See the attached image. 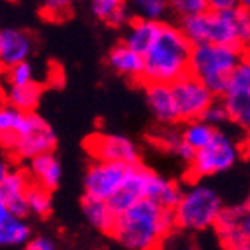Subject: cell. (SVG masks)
Instances as JSON below:
<instances>
[{
	"instance_id": "cell-1",
	"label": "cell",
	"mask_w": 250,
	"mask_h": 250,
	"mask_svg": "<svg viewBox=\"0 0 250 250\" xmlns=\"http://www.w3.org/2000/svg\"><path fill=\"white\" fill-rule=\"evenodd\" d=\"M173 229V209L143 198L118 213L109 234L127 250H161Z\"/></svg>"
},
{
	"instance_id": "cell-2",
	"label": "cell",
	"mask_w": 250,
	"mask_h": 250,
	"mask_svg": "<svg viewBox=\"0 0 250 250\" xmlns=\"http://www.w3.org/2000/svg\"><path fill=\"white\" fill-rule=\"evenodd\" d=\"M193 45L184 34L183 27L163 21L161 31L156 42L143 54L145 58V73L143 83H165L172 84L189 72Z\"/></svg>"
},
{
	"instance_id": "cell-3",
	"label": "cell",
	"mask_w": 250,
	"mask_h": 250,
	"mask_svg": "<svg viewBox=\"0 0 250 250\" xmlns=\"http://www.w3.org/2000/svg\"><path fill=\"white\" fill-rule=\"evenodd\" d=\"M245 50L234 45L200 43L195 45L189 61V72L206 83L216 97L227 91L230 73L245 58Z\"/></svg>"
},
{
	"instance_id": "cell-4",
	"label": "cell",
	"mask_w": 250,
	"mask_h": 250,
	"mask_svg": "<svg viewBox=\"0 0 250 250\" xmlns=\"http://www.w3.org/2000/svg\"><path fill=\"white\" fill-rule=\"evenodd\" d=\"M222 209H224L222 198L213 188L193 181L191 186L184 189L173 213L179 229L200 232L214 227Z\"/></svg>"
},
{
	"instance_id": "cell-5",
	"label": "cell",
	"mask_w": 250,
	"mask_h": 250,
	"mask_svg": "<svg viewBox=\"0 0 250 250\" xmlns=\"http://www.w3.org/2000/svg\"><path fill=\"white\" fill-rule=\"evenodd\" d=\"M184 34L193 45L200 43H222L240 47V31H238V16L234 11L218 13L206 11L202 15H195L179 21ZM241 48V47H240Z\"/></svg>"
},
{
	"instance_id": "cell-6",
	"label": "cell",
	"mask_w": 250,
	"mask_h": 250,
	"mask_svg": "<svg viewBox=\"0 0 250 250\" xmlns=\"http://www.w3.org/2000/svg\"><path fill=\"white\" fill-rule=\"evenodd\" d=\"M240 145L218 129L211 143L197 150L195 159L188 165V177L191 181H200L227 172L240 159Z\"/></svg>"
},
{
	"instance_id": "cell-7",
	"label": "cell",
	"mask_w": 250,
	"mask_h": 250,
	"mask_svg": "<svg viewBox=\"0 0 250 250\" xmlns=\"http://www.w3.org/2000/svg\"><path fill=\"white\" fill-rule=\"evenodd\" d=\"M56 143H58V136L54 132L52 125L32 111V113H27L25 124L20 132L4 148L18 161H29L40 154L54 152Z\"/></svg>"
},
{
	"instance_id": "cell-8",
	"label": "cell",
	"mask_w": 250,
	"mask_h": 250,
	"mask_svg": "<svg viewBox=\"0 0 250 250\" xmlns=\"http://www.w3.org/2000/svg\"><path fill=\"white\" fill-rule=\"evenodd\" d=\"M130 165L93 159L84 175V195L100 200H111L124 186Z\"/></svg>"
},
{
	"instance_id": "cell-9",
	"label": "cell",
	"mask_w": 250,
	"mask_h": 250,
	"mask_svg": "<svg viewBox=\"0 0 250 250\" xmlns=\"http://www.w3.org/2000/svg\"><path fill=\"white\" fill-rule=\"evenodd\" d=\"M172 89L173 95H175V100H177L179 116H181L183 124L202 118L206 109L218 99L206 86V83L200 81L197 75H193L191 72H188L186 75L172 83Z\"/></svg>"
},
{
	"instance_id": "cell-10",
	"label": "cell",
	"mask_w": 250,
	"mask_h": 250,
	"mask_svg": "<svg viewBox=\"0 0 250 250\" xmlns=\"http://www.w3.org/2000/svg\"><path fill=\"white\" fill-rule=\"evenodd\" d=\"M84 146L93 159L125 163V165L140 163V148L127 136L97 132L89 136Z\"/></svg>"
},
{
	"instance_id": "cell-11",
	"label": "cell",
	"mask_w": 250,
	"mask_h": 250,
	"mask_svg": "<svg viewBox=\"0 0 250 250\" xmlns=\"http://www.w3.org/2000/svg\"><path fill=\"white\" fill-rule=\"evenodd\" d=\"M32 184V179L27 170L11 168L2 165L0 168V208L9 209L11 213L27 216V193Z\"/></svg>"
},
{
	"instance_id": "cell-12",
	"label": "cell",
	"mask_w": 250,
	"mask_h": 250,
	"mask_svg": "<svg viewBox=\"0 0 250 250\" xmlns=\"http://www.w3.org/2000/svg\"><path fill=\"white\" fill-rule=\"evenodd\" d=\"M152 177H154V170L146 168L145 165H141V163L130 165L129 175L125 179L122 189L109 200L116 213H122L132 204L148 198Z\"/></svg>"
},
{
	"instance_id": "cell-13",
	"label": "cell",
	"mask_w": 250,
	"mask_h": 250,
	"mask_svg": "<svg viewBox=\"0 0 250 250\" xmlns=\"http://www.w3.org/2000/svg\"><path fill=\"white\" fill-rule=\"evenodd\" d=\"M145 86L146 104L150 107L152 115L161 125H175L181 122L179 116L177 100L173 95L172 84L165 83H148Z\"/></svg>"
},
{
	"instance_id": "cell-14",
	"label": "cell",
	"mask_w": 250,
	"mask_h": 250,
	"mask_svg": "<svg viewBox=\"0 0 250 250\" xmlns=\"http://www.w3.org/2000/svg\"><path fill=\"white\" fill-rule=\"evenodd\" d=\"M34 48V40L27 31L18 27H5L0 31V62L4 68L29 61Z\"/></svg>"
},
{
	"instance_id": "cell-15",
	"label": "cell",
	"mask_w": 250,
	"mask_h": 250,
	"mask_svg": "<svg viewBox=\"0 0 250 250\" xmlns=\"http://www.w3.org/2000/svg\"><path fill=\"white\" fill-rule=\"evenodd\" d=\"M107 64L113 72H116L122 77H127L136 83H143L145 58H143V54L130 48L125 42L111 48L107 54Z\"/></svg>"
},
{
	"instance_id": "cell-16",
	"label": "cell",
	"mask_w": 250,
	"mask_h": 250,
	"mask_svg": "<svg viewBox=\"0 0 250 250\" xmlns=\"http://www.w3.org/2000/svg\"><path fill=\"white\" fill-rule=\"evenodd\" d=\"M241 218H243V204L224 208L220 213L213 229L220 238V243L225 250H232L249 243L241 229Z\"/></svg>"
},
{
	"instance_id": "cell-17",
	"label": "cell",
	"mask_w": 250,
	"mask_h": 250,
	"mask_svg": "<svg viewBox=\"0 0 250 250\" xmlns=\"http://www.w3.org/2000/svg\"><path fill=\"white\" fill-rule=\"evenodd\" d=\"M27 172L31 175L32 183L48 189H56L61 183L62 168L54 152H45L27 161Z\"/></svg>"
},
{
	"instance_id": "cell-18",
	"label": "cell",
	"mask_w": 250,
	"mask_h": 250,
	"mask_svg": "<svg viewBox=\"0 0 250 250\" xmlns=\"http://www.w3.org/2000/svg\"><path fill=\"white\" fill-rule=\"evenodd\" d=\"M163 21L146 20V18H132L127 25L124 42L130 48H134L136 52L145 54L152 47V43L156 42L157 34L161 31Z\"/></svg>"
},
{
	"instance_id": "cell-19",
	"label": "cell",
	"mask_w": 250,
	"mask_h": 250,
	"mask_svg": "<svg viewBox=\"0 0 250 250\" xmlns=\"http://www.w3.org/2000/svg\"><path fill=\"white\" fill-rule=\"evenodd\" d=\"M89 9L97 20L111 27H125L134 18L129 0H89Z\"/></svg>"
},
{
	"instance_id": "cell-20",
	"label": "cell",
	"mask_w": 250,
	"mask_h": 250,
	"mask_svg": "<svg viewBox=\"0 0 250 250\" xmlns=\"http://www.w3.org/2000/svg\"><path fill=\"white\" fill-rule=\"evenodd\" d=\"M29 240L31 227L27 225L25 216L0 208V243L4 247H23Z\"/></svg>"
},
{
	"instance_id": "cell-21",
	"label": "cell",
	"mask_w": 250,
	"mask_h": 250,
	"mask_svg": "<svg viewBox=\"0 0 250 250\" xmlns=\"http://www.w3.org/2000/svg\"><path fill=\"white\" fill-rule=\"evenodd\" d=\"M83 213L86 216L89 224L93 225L95 229L107 232L109 234L113 225L116 222V213L109 200H100V198H91V197H83Z\"/></svg>"
},
{
	"instance_id": "cell-22",
	"label": "cell",
	"mask_w": 250,
	"mask_h": 250,
	"mask_svg": "<svg viewBox=\"0 0 250 250\" xmlns=\"http://www.w3.org/2000/svg\"><path fill=\"white\" fill-rule=\"evenodd\" d=\"M220 99L227 105L230 122L245 130H250V88L227 89Z\"/></svg>"
},
{
	"instance_id": "cell-23",
	"label": "cell",
	"mask_w": 250,
	"mask_h": 250,
	"mask_svg": "<svg viewBox=\"0 0 250 250\" xmlns=\"http://www.w3.org/2000/svg\"><path fill=\"white\" fill-rule=\"evenodd\" d=\"M43 93V86L40 83H29L21 84V86H11L7 84V89L4 91V100L5 104H11L18 107V109L25 111V113H32L36 109V105L40 104Z\"/></svg>"
},
{
	"instance_id": "cell-24",
	"label": "cell",
	"mask_w": 250,
	"mask_h": 250,
	"mask_svg": "<svg viewBox=\"0 0 250 250\" xmlns=\"http://www.w3.org/2000/svg\"><path fill=\"white\" fill-rule=\"evenodd\" d=\"M183 193L184 188L179 183L154 172V177H152L150 183V191H148V198L150 200L161 204L165 208L175 209V206H177L181 197H183Z\"/></svg>"
},
{
	"instance_id": "cell-25",
	"label": "cell",
	"mask_w": 250,
	"mask_h": 250,
	"mask_svg": "<svg viewBox=\"0 0 250 250\" xmlns=\"http://www.w3.org/2000/svg\"><path fill=\"white\" fill-rule=\"evenodd\" d=\"M216 127H213L211 124L204 120V118H197V120H189L184 122L183 127V140L184 143L195 148V150H200L206 145L211 143V140L216 134Z\"/></svg>"
},
{
	"instance_id": "cell-26",
	"label": "cell",
	"mask_w": 250,
	"mask_h": 250,
	"mask_svg": "<svg viewBox=\"0 0 250 250\" xmlns=\"http://www.w3.org/2000/svg\"><path fill=\"white\" fill-rule=\"evenodd\" d=\"M25 111L18 109V107L11 104L2 105V109H0V138H2V145L5 146L20 132V129L25 124Z\"/></svg>"
},
{
	"instance_id": "cell-27",
	"label": "cell",
	"mask_w": 250,
	"mask_h": 250,
	"mask_svg": "<svg viewBox=\"0 0 250 250\" xmlns=\"http://www.w3.org/2000/svg\"><path fill=\"white\" fill-rule=\"evenodd\" d=\"M52 189L43 188L40 184L32 183L27 193V206L29 214H34L38 218H47L52 213Z\"/></svg>"
},
{
	"instance_id": "cell-28",
	"label": "cell",
	"mask_w": 250,
	"mask_h": 250,
	"mask_svg": "<svg viewBox=\"0 0 250 250\" xmlns=\"http://www.w3.org/2000/svg\"><path fill=\"white\" fill-rule=\"evenodd\" d=\"M132 15L136 18L165 21L170 13V0H129Z\"/></svg>"
},
{
	"instance_id": "cell-29",
	"label": "cell",
	"mask_w": 250,
	"mask_h": 250,
	"mask_svg": "<svg viewBox=\"0 0 250 250\" xmlns=\"http://www.w3.org/2000/svg\"><path fill=\"white\" fill-rule=\"evenodd\" d=\"M209 11V0H170V13L177 16L179 21Z\"/></svg>"
},
{
	"instance_id": "cell-30",
	"label": "cell",
	"mask_w": 250,
	"mask_h": 250,
	"mask_svg": "<svg viewBox=\"0 0 250 250\" xmlns=\"http://www.w3.org/2000/svg\"><path fill=\"white\" fill-rule=\"evenodd\" d=\"M154 141L159 148L172 154H177L179 146L183 145V130H177L173 125H163V129L154 136Z\"/></svg>"
},
{
	"instance_id": "cell-31",
	"label": "cell",
	"mask_w": 250,
	"mask_h": 250,
	"mask_svg": "<svg viewBox=\"0 0 250 250\" xmlns=\"http://www.w3.org/2000/svg\"><path fill=\"white\" fill-rule=\"evenodd\" d=\"M5 79L11 86H21V84L34 83V68L29 61H21L18 64L5 68Z\"/></svg>"
},
{
	"instance_id": "cell-32",
	"label": "cell",
	"mask_w": 250,
	"mask_h": 250,
	"mask_svg": "<svg viewBox=\"0 0 250 250\" xmlns=\"http://www.w3.org/2000/svg\"><path fill=\"white\" fill-rule=\"evenodd\" d=\"M250 88V56L245 54V58L241 59L240 64L232 70L229 79L227 89H245Z\"/></svg>"
},
{
	"instance_id": "cell-33",
	"label": "cell",
	"mask_w": 250,
	"mask_h": 250,
	"mask_svg": "<svg viewBox=\"0 0 250 250\" xmlns=\"http://www.w3.org/2000/svg\"><path fill=\"white\" fill-rule=\"evenodd\" d=\"M202 118L208 122V124L213 125V127H216V129H218L220 125H224V124H227V122H230V116H229V111H227V105L224 104V100H222V99L214 100L213 104H211L208 109H206V113H204Z\"/></svg>"
},
{
	"instance_id": "cell-34",
	"label": "cell",
	"mask_w": 250,
	"mask_h": 250,
	"mask_svg": "<svg viewBox=\"0 0 250 250\" xmlns=\"http://www.w3.org/2000/svg\"><path fill=\"white\" fill-rule=\"evenodd\" d=\"M73 0H42L43 13L52 18V20H61L72 9Z\"/></svg>"
},
{
	"instance_id": "cell-35",
	"label": "cell",
	"mask_w": 250,
	"mask_h": 250,
	"mask_svg": "<svg viewBox=\"0 0 250 250\" xmlns=\"http://www.w3.org/2000/svg\"><path fill=\"white\" fill-rule=\"evenodd\" d=\"M23 250H56V243L47 236H38V238H31L23 245Z\"/></svg>"
},
{
	"instance_id": "cell-36",
	"label": "cell",
	"mask_w": 250,
	"mask_h": 250,
	"mask_svg": "<svg viewBox=\"0 0 250 250\" xmlns=\"http://www.w3.org/2000/svg\"><path fill=\"white\" fill-rule=\"evenodd\" d=\"M240 0H209V9L218 11V13H227L240 7Z\"/></svg>"
},
{
	"instance_id": "cell-37",
	"label": "cell",
	"mask_w": 250,
	"mask_h": 250,
	"mask_svg": "<svg viewBox=\"0 0 250 250\" xmlns=\"http://www.w3.org/2000/svg\"><path fill=\"white\" fill-rule=\"evenodd\" d=\"M241 229L247 241L250 243V197L243 202V218H241Z\"/></svg>"
},
{
	"instance_id": "cell-38",
	"label": "cell",
	"mask_w": 250,
	"mask_h": 250,
	"mask_svg": "<svg viewBox=\"0 0 250 250\" xmlns=\"http://www.w3.org/2000/svg\"><path fill=\"white\" fill-rule=\"evenodd\" d=\"M240 4H241V7H245V9L250 11V0H240Z\"/></svg>"
},
{
	"instance_id": "cell-39",
	"label": "cell",
	"mask_w": 250,
	"mask_h": 250,
	"mask_svg": "<svg viewBox=\"0 0 250 250\" xmlns=\"http://www.w3.org/2000/svg\"><path fill=\"white\" fill-rule=\"evenodd\" d=\"M232 250H250V243H245V245L238 247V249H232Z\"/></svg>"
},
{
	"instance_id": "cell-40",
	"label": "cell",
	"mask_w": 250,
	"mask_h": 250,
	"mask_svg": "<svg viewBox=\"0 0 250 250\" xmlns=\"http://www.w3.org/2000/svg\"><path fill=\"white\" fill-rule=\"evenodd\" d=\"M247 54H249V56H250V50H249V52H247Z\"/></svg>"
},
{
	"instance_id": "cell-41",
	"label": "cell",
	"mask_w": 250,
	"mask_h": 250,
	"mask_svg": "<svg viewBox=\"0 0 250 250\" xmlns=\"http://www.w3.org/2000/svg\"><path fill=\"white\" fill-rule=\"evenodd\" d=\"M249 132H250V130H249Z\"/></svg>"
}]
</instances>
